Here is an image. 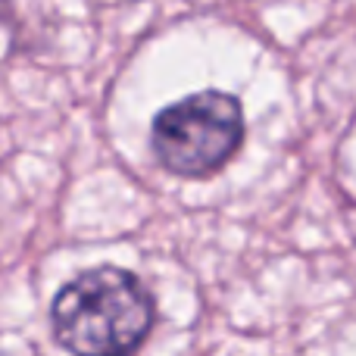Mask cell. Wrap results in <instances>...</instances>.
<instances>
[{
    "label": "cell",
    "mask_w": 356,
    "mask_h": 356,
    "mask_svg": "<svg viewBox=\"0 0 356 356\" xmlns=\"http://www.w3.org/2000/svg\"><path fill=\"white\" fill-rule=\"evenodd\" d=\"M154 297L144 282L119 266H94L50 303V328L60 347L81 356H122L147 341Z\"/></svg>",
    "instance_id": "6da1fadb"
},
{
    "label": "cell",
    "mask_w": 356,
    "mask_h": 356,
    "mask_svg": "<svg viewBox=\"0 0 356 356\" xmlns=\"http://www.w3.org/2000/svg\"><path fill=\"white\" fill-rule=\"evenodd\" d=\"M154 156L178 178H209L244 144V106L234 94L197 91L163 106L150 129Z\"/></svg>",
    "instance_id": "7a4b0ae2"
}]
</instances>
